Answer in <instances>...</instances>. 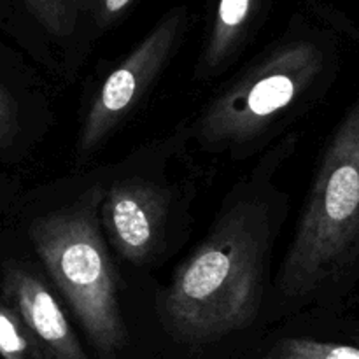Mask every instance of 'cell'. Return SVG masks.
I'll list each match as a JSON object with an SVG mask.
<instances>
[{
  "instance_id": "1",
  "label": "cell",
  "mask_w": 359,
  "mask_h": 359,
  "mask_svg": "<svg viewBox=\"0 0 359 359\" xmlns=\"http://www.w3.org/2000/svg\"><path fill=\"white\" fill-rule=\"evenodd\" d=\"M269 242L263 207H231L165 290L161 311L172 333L203 344L248 328L262 300Z\"/></svg>"
},
{
  "instance_id": "2",
  "label": "cell",
  "mask_w": 359,
  "mask_h": 359,
  "mask_svg": "<svg viewBox=\"0 0 359 359\" xmlns=\"http://www.w3.org/2000/svg\"><path fill=\"white\" fill-rule=\"evenodd\" d=\"M359 252V100L328 144L280 272L290 298L309 297Z\"/></svg>"
},
{
  "instance_id": "3",
  "label": "cell",
  "mask_w": 359,
  "mask_h": 359,
  "mask_svg": "<svg viewBox=\"0 0 359 359\" xmlns=\"http://www.w3.org/2000/svg\"><path fill=\"white\" fill-rule=\"evenodd\" d=\"M104 191L91 188L69 207L39 217L30 226L35 252L104 358L126 344L111 256L100 231Z\"/></svg>"
},
{
  "instance_id": "4",
  "label": "cell",
  "mask_w": 359,
  "mask_h": 359,
  "mask_svg": "<svg viewBox=\"0 0 359 359\" xmlns=\"http://www.w3.org/2000/svg\"><path fill=\"white\" fill-rule=\"evenodd\" d=\"M323 53L311 42L273 49L209 107L200 139L209 146H233L259 135L318 79Z\"/></svg>"
},
{
  "instance_id": "5",
  "label": "cell",
  "mask_w": 359,
  "mask_h": 359,
  "mask_svg": "<svg viewBox=\"0 0 359 359\" xmlns=\"http://www.w3.org/2000/svg\"><path fill=\"white\" fill-rule=\"evenodd\" d=\"M186 27V11L174 9L133 48V51L105 77L95 95L77 140V154L86 156L132 112L147 91Z\"/></svg>"
},
{
  "instance_id": "6",
  "label": "cell",
  "mask_w": 359,
  "mask_h": 359,
  "mask_svg": "<svg viewBox=\"0 0 359 359\" xmlns=\"http://www.w3.org/2000/svg\"><path fill=\"white\" fill-rule=\"evenodd\" d=\"M100 223L121 258L140 265L156 248L167 214V196L147 181L114 182L100 202Z\"/></svg>"
},
{
  "instance_id": "7",
  "label": "cell",
  "mask_w": 359,
  "mask_h": 359,
  "mask_svg": "<svg viewBox=\"0 0 359 359\" xmlns=\"http://www.w3.org/2000/svg\"><path fill=\"white\" fill-rule=\"evenodd\" d=\"M4 293L16 307L21 323L58 359H88L51 291L20 266L4 276Z\"/></svg>"
},
{
  "instance_id": "8",
  "label": "cell",
  "mask_w": 359,
  "mask_h": 359,
  "mask_svg": "<svg viewBox=\"0 0 359 359\" xmlns=\"http://www.w3.org/2000/svg\"><path fill=\"white\" fill-rule=\"evenodd\" d=\"M262 0H219L209 41L203 51V69H219L241 44Z\"/></svg>"
},
{
  "instance_id": "9",
  "label": "cell",
  "mask_w": 359,
  "mask_h": 359,
  "mask_svg": "<svg viewBox=\"0 0 359 359\" xmlns=\"http://www.w3.org/2000/svg\"><path fill=\"white\" fill-rule=\"evenodd\" d=\"M266 359H359V347L312 339H284L272 347Z\"/></svg>"
},
{
  "instance_id": "10",
  "label": "cell",
  "mask_w": 359,
  "mask_h": 359,
  "mask_svg": "<svg viewBox=\"0 0 359 359\" xmlns=\"http://www.w3.org/2000/svg\"><path fill=\"white\" fill-rule=\"evenodd\" d=\"M34 16L53 35L72 34L81 11V0H25Z\"/></svg>"
},
{
  "instance_id": "11",
  "label": "cell",
  "mask_w": 359,
  "mask_h": 359,
  "mask_svg": "<svg viewBox=\"0 0 359 359\" xmlns=\"http://www.w3.org/2000/svg\"><path fill=\"white\" fill-rule=\"evenodd\" d=\"M30 342L23 323L14 312L0 305V356L4 359H27Z\"/></svg>"
},
{
  "instance_id": "12",
  "label": "cell",
  "mask_w": 359,
  "mask_h": 359,
  "mask_svg": "<svg viewBox=\"0 0 359 359\" xmlns=\"http://www.w3.org/2000/svg\"><path fill=\"white\" fill-rule=\"evenodd\" d=\"M135 0H81V9L90 11L98 27H109L128 11Z\"/></svg>"
},
{
  "instance_id": "13",
  "label": "cell",
  "mask_w": 359,
  "mask_h": 359,
  "mask_svg": "<svg viewBox=\"0 0 359 359\" xmlns=\"http://www.w3.org/2000/svg\"><path fill=\"white\" fill-rule=\"evenodd\" d=\"M18 132V111L13 97L0 84V146L13 140Z\"/></svg>"
},
{
  "instance_id": "14",
  "label": "cell",
  "mask_w": 359,
  "mask_h": 359,
  "mask_svg": "<svg viewBox=\"0 0 359 359\" xmlns=\"http://www.w3.org/2000/svg\"><path fill=\"white\" fill-rule=\"evenodd\" d=\"M51 359H58V358H55V356H53V358H51Z\"/></svg>"
}]
</instances>
